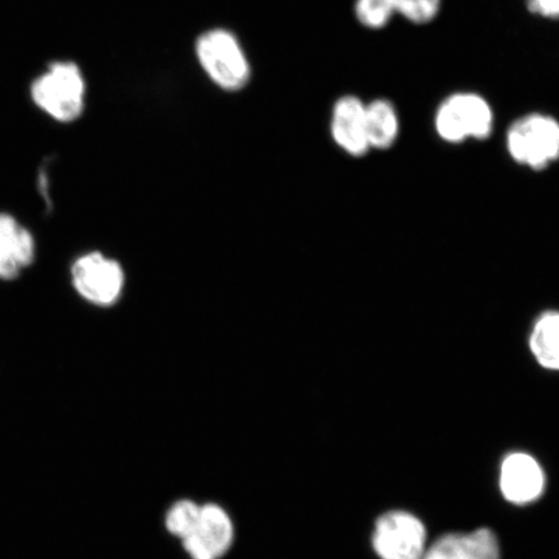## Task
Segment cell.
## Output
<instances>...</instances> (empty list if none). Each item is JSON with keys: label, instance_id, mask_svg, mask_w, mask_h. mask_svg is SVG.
Here are the masks:
<instances>
[{"label": "cell", "instance_id": "cell-1", "mask_svg": "<svg viewBox=\"0 0 559 559\" xmlns=\"http://www.w3.org/2000/svg\"><path fill=\"white\" fill-rule=\"evenodd\" d=\"M496 116L486 96L474 91H457L439 103L435 130L444 143L457 145L467 140H486L492 135Z\"/></svg>", "mask_w": 559, "mask_h": 559}, {"label": "cell", "instance_id": "cell-2", "mask_svg": "<svg viewBox=\"0 0 559 559\" xmlns=\"http://www.w3.org/2000/svg\"><path fill=\"white\" fill-rule=\"evenodd\" d=\"M195 56L209 80L227 93H237L248 85L250 62L240 40L223 27L202 33L195 41Z\"/></svg>", "mask_w": 559, "mask_h": 559}, {"label": "cell", "instance_id": "cell-3", "mask_svg": "<svg viewBox=\"0 0 559 559\" xmlns=\"http://www.w3.org/2000/svg\"><path fill=\"white\" fill-rule=\"evenodd\" d=\"M33 102L59 122H73L85 110L86 81L74 62H55L32 85Z\"/></svg>", "mask_w": 559, "mask_h": 559}, {"label": "cell", "instance_id": "cell-4", "mask_svg": "<svg viewBox=\"0 0 559 559\" xmlns=\"http://www.w3.org/2000/svg\"><path fill=\"white\" fill-rule=\"evenodd\" d=\"M506 145L515 164L547 169L559 159V121L543 111L516 118L507 130Z\"/></svg>", "mask_w": 559, "mask_h": 559}, {"label": "cell", "instance_id": "cell-5", "mask_svg": "<svg viewBox=\"0 0 559 559\" xmlns=\"http://www.w3.org/2000/svg\"><path fill=\"white\" fill-rule=\"evenodd\" d=\"M72 277L75 290L90 304L109 307L122 296L124 272L120 263L102 253H90L76 260Z\"/></svg>", "mask_w": 559, "mask_h": 559}, {"label": "cell", "instance_id": "cell-6", "mask_svg": "<svg viewBox=\"0 0 559 559\" xmlns=\"http://www.w3.org/2000/svg\"><path fill=\"white\" fill-rule=\"evenodd\" d=\"M373 547L382 559H423L426 530L415 515L391 512L377 521Z\"/></svg>", "mask_w": 559, "mask_h": 559}, {"label": "cell", "instance_id": "cell-7", "mask_svg": "<svg viewBox=\"0 0 559 559\" xmlns=\"http://www.w3.org/2000/svg\"><path fill=\"white\" fill-rule=\"evenodd\" d=\"M235 542V523L227 510L215 502L201 504L198 526L181 540L191 559H222Z\"/></svg>", "mask_w": 559, "mask_h": 559}, {"label": "cell", "instance_id": "cell-8", "mask_svg": "<svg viewBox=\"0 0 559 559\" xmlns=\"http://www.w3.org/2000/svg\"><path fill=\"white\" fill-rule=\"evenodd\" d=\"M367 103L356 95L341 96L331 116V135L338 148L352 157L370 151L367 135Z\"/></svg>", "mask_w": 559, "mask_h": 559}, {"label": "cell", "instance_id": "cell-9", "mask_svg": "<svg viewBox=\"0 0 559 559\" xmlns=\"http://www.w3.org/2000/svg\"><path fill=\"white\" fill-rule=\"evenodd\" d=\"M501 491L514 504H528L543 492L544 474L537 461L528 454H510L501 467Z\"/></svg>", "mask_w": 559, "mask_h": 559}, {"label": "cell", "instance_id": "cell-10", "mask_svg": "<svg viewBox=\"0 0 559 559\" xmlns=\"http://www.w3.org/2000/svg\"><path fill=\"white\" fill-rule=\"evenodd\" d=\"M423 559H499V544L488 528L472 534H451L426 549Z\"/></svg>", "mask_w": 559, "mask_h": 559}, {"label": "cell", "instance_id": "cell-11", "mask_svg": "<svg viewBox=\"0 0 559 559\" xmlns=\"http://www.w3.org/2000/svg\"><path fill=\"white\" fill-rule=\"evenodd\" d=\"M35 245L29 230L11 215L0 214V278L13 280L34 260Z\"/></svg>", "mask_w": 559, "mask_h": 559}, {"label": "cell", "instance_id": "cell-12", "mask_svg": "<svg viewBox=\"0 0 559 559\" xmlns=\"http://www.w3.org/2000/svg\"><path fill=\"white\" fill-rule=\"evenodd\" d=\"M367 135L370 150L386 151L401 135V116L395 104L384 97L367 103Z\"/></svg>", "mask_w": 559, "mask_h": 559}, {"label": "cell", "instance_id": "cell-13", "mask_svg": "<svg viewBox=\"0 0 559 559\" xmlns=\"http://www.w3.org/2000/svg\"><path fill=\"white\" fill-rule=\"evenodd\" d=\"M528 346L537 365L559 370V312L550 311L537 319Z\"/></svg>", "mask_w": 559, "mask_h": 559}, {"label": "cell", "instance_id": "cell-14", "mask_svg": "<svg viewBox=\"0 0 559 559\" xmlns=\"http://www.w3.org/2000/svg\"><path fill=\"white\" fill-rule=\"evenodd\" d=\"M201 504L191 499L175 501L167 509L165 515V527L169 534L180 542L193 533L200 519Z\"/></svg>", "mask_w": 559, "mask_h": 559}, {"label": "cell", "instance_id": "cell-15", "mask_svg": "<svg viewBox=\"0 0 559 559\" xmlns=\"http://www.w3.org/2000/svg\"><path fill=\"white\" fill-rule=\"evenodd\" d=\"M354 13L358 23L368 31H382L396 16L390 0H355Z\"/></svg>", "mask_w": 559, "mask_h": 559}, {"label": "cell", "instance_id": "cell-16", "mask_svg": "<svg viewBox=\"0 0 559 559\" xmlns=\"http://www.w3.org/2000/svg\"><path fill=\"white\" fill-rule=\"evenodd\" d=\"M395 15L414 25H428L442 11L443 0H390Z\"/></svg>", "mask_w": 559, "mask_h": 559}, {"label": "cell", "instance_id": "cell-17", "mask_svg": "<svg viewBox=\"0 0 559 559\" xmlns=\"http://www.w3.org/2000/svg\"><path fill=\"white\" fill-rule=\"evenodd\" d=\"M528 11L544 20H559V0H526Z\"/></svg>", "mask_w": 559, "mask_h": 559}]
</instances>
